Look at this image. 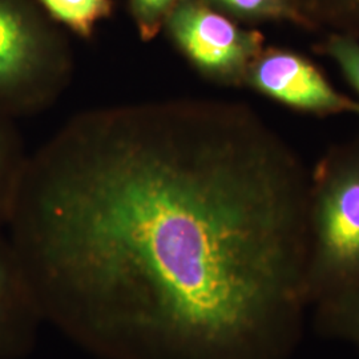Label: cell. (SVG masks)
Here are the masks:
<instances>
[{
  "label": "cell",
  "mask_w": 359,
  "mask_h": 359,
  "mask_svg": "<svg viewBox=\"0 0 359 359\" xmlns=\"http://www.w3.org/2000/svg\"><path fill=\"white\" fill-rule=\"evenodd\" d=\"M310 179L248 107L81 112L27 156L7 222L32 283L177 359H276L306 304Z\"/></svg>",
  "instance_id": "cell-1"
},
{
  "label": "cell",
  "mask_w": 359,
  "mask_h": 359,
  "mask_svg": "<svg viewBox=\"0 0 359 359\" xmlns=\"http://www.w3.org/2000/svg\"><path fill=\"white\" fill-rule=\"evenodd\" d=\"M38 0H0V116L48 108L72 74L69 44Z\"/></svg>",
  "instance_id": "cell-2"
},
{
  "label": "cell",
  "mask_w": 359,
  "mask_h": 359,
  "mask_svg": "<svg viewBox=\"0 0 359 359\" xmlns=\"http://www.w3.org/2000/svg\"><path fill=\"white\" fill-rule=\"evenodd\" d=\"M359 286V147L330 154L310 180L309 301Z\"/></svg>",
  "instance_id": "cell-3"
},
{
  "label": "cell",
  "mask_w": 359,
  "mask_h": 359,
  "mask_svg": "<svg viewBox=\"0 0 359 359\" xmlns=\"http://www.w3.org/2000/svg\"><path fill=\"white\" fill-rule=\"evenodd\" d=\"M164 28L194 68L219 84H245L249 67L264 51L261 34L237 26L205 0L181 1Z\"/></svg>",
  "instance_id": "cell-4"
},
{
  "label": "cell",
  "mask_w": 359,
  "mask_h": 359,
  "mask_svg": "<svg viewBox=\"0 0 359 359\" xmlns=\"http://www.w3.org/2000/svg\"><path fill=\"white\" fill-rule=\"evenodd\" d=\"M245 84L299 111L359 115V103L339 93L317 67L295 52L264 50L249 67Z\"/></svg>",
  "instance_id": "cell-5"
},
{
  "label": "cell",
  "mask_w": 359,
  "mask_h": 359,
  "mask_svg": "<svg viewBox=\"0 0 359 359\" xmlns=\"http://www.w3.org/2000/svg\"><path fill=\"white\" fill-rule=\"evenodd\" d=\"M31 294L11 245L0 240V355L18 342Z\"/></svg>",
  "instance_id": "cell-6"
},
{
  "label": "cell",
  "mask_w": 359,
  "mask_h": 359,
  "mask_svg": "<svg viewBox=\"0 0 359 359\" xmlns=\"http://www.w3.org/2000/svg\"><path fill=\"white\" fill-rule=\"evenodd\" d=\"M317 305L322 332L359 347V286L323 297Z\"/></svg>",
  "instance_id": "cell-7"
},
{
  "label": "cell",
  "mask_w": 359,
  "mask_h": 359,
  "mask_svg": "<svg viewBox=\"0 0 359 359\" xmlns=\"http://www.w3.org/2000/svg\"><path fill=\"white\" fill-rule=\"evenodd\" d=\"M38 3L55 23L68 27L84 39H90L97 23L114 11L112 0H38Z\"/></svg>",
  "instance_id": "cell-8"
},
{
  "label": "cell",
  "mask_w": 359,
  "mask_h": 359,
  "mask_svg": "<svg viewBox=\"0 0 359 359\" xmlns=\"http://www.w3.org/2000/svg\"><path fill=\"white\" fill-rule=\"evenodd\" d=\"M11 121L0 116V225L7 222L13 193L27 160Z\"/></svg>",
  "instance_id": "cell-9"
},
{
  "label": "cell",
  "mask_w": 359,
  "mask_h": 359,
  "mask_svg": "<svg viewBox=\"0 0 359 359\" xmlns=\"http://www.w3.org/2000/svg\"><path fill=\"white\" fill-rule=\"evenodd\" d=\"M219 10L245 20L298 19L294 0H205Z\"/></svg>",
  "instance_id": "cell-10"
},
{
  "label": "cell",
  "mask_w": 359,
  "mask_h": 359,
  "mask_svg": "<svg viewBox=\"0 0 359 359\" xmlns=\"http://www.w3.org/2000/svg\"><path fill=\"white\" fill-rule=\"evenodd\" d=\"M184 0H129V8L142 40L156 38L168 15Z\"/></svg>",
  "instance_id": "cell-11"
},
{
  "label": "cell",
  "mask_w": 359,
  "mask_h": 359,
  "mask_svg": "<svg viewBox=\"0 0 359 359\" xmlns=\"http://www.w3.org/2000/svg\"><path fill=\"white\" fill-rule=\"evenodd\" d=\"M326 55H329L341 68L347 81L359 93V43L347 35H334L327 39L323 46Z\"/></svg>",
  "instance_id": "cell-12"
},
{
  "label": "cell",
  "mask_w": 359,
  "mask_h": 359,
  "mask_svg": "<svg viewBox=\"0 0 359 359\" xmlns=\"http://www.w3.org/2000/svg\"><path fill=\"white\" fill-rule=\"evenodd\" d=\"M338 6L348 11H359V0H335Z\"/></svg>",
  "instance_id": "cell-13"
}]
</instances>
